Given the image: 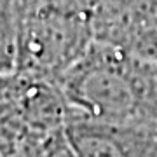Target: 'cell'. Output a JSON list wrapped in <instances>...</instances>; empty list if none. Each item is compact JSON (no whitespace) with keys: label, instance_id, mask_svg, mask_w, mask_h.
<instances>
[{"label":"cell","instance_id":"obj_1","mask_svg":"<svg viewBox=\"0 0 157 157\" xmlns=\"http://www.w3.org/2000/svg\"><path fill=\"white\" fill-rule=\"evenodd\" d=\"M70 115L108 124L157 122V65L96 44L59 80Z\"/></svg>","mask_w":157,"mask_h":157},{"label":"cell","instance_id":"obj_2","mask_svg":"<svg viewBox=\"0 0 157 157\" xmlns=\"http://www.w3.org/2000/svg\"><path fill=\"white\" fill-rule=\"evenodd\" d=\"M0 75L28 73L59 84L94 45L77 0H39L0 25Z\"/></svg>","mask_w":157,"mask_h":157},{"label":"cell","instance_id":"obj_3","mask_svg":"<svg viewBox=\"0 0 157 157\" xmlns=\"http://www.w3.org/2000/svg\"><path fill=\"white\" fill-rule=\"evenodd\" d=\"M96 44L157 65V0H77Z\"/></svg>","mask_w":157,"mask_h":157},{"label":"cell","instance_id":"obj_4","mask_svg":"<svg viewBox=\"0 0 157 157\" xmlns=\"http://www.w3.org/2000/svg\"><path fill=\"white\" fill-rule=\"evenodd\" d=\"M0 77V119L47 135L67 133L70 105L58 82L28 73Z\"/></svg>","mask_w":157,"mask_h":157}]
</instances>
